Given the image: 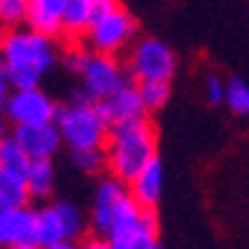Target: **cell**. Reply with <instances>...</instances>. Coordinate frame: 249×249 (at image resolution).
Segmentation results:
<instances>
[{"label":"cell","instance_id":"1","mask_svg":"<svg viewBox=\"0 0 249 249\" xmlns=\"http://www.w3.org/2000/svg\"><path fill=\"white\" fill-rule=\"evenodd\" d=\"M56 43L32 27L5 29L0 34V63L12 90L38 88L43 76L56 65Z\"/></svg>","mask_w":249,"mask_h":249},{"label":"cell","instance_id":"2","mask_svg":"<svg viewBox=\"0 0 249 249\" xmlns=\"http://www.w3.org/2000/svg\"><path fill=\"white\" fill-rule=\"evenodd\" d=\"M106 157H108V173L130 184L142 173V168L153 157H157V130L148 115L112 124L106 142Z\"/></svg>","mask_w":249,"mask_h":249},{"label":"cell","instance_id":"3","mask_svg":"<svg viewBox=\"0 0 249 249\" xmlns=\"http://www.w3.org/2000/svg\"><path fill=\"white\" fill-rule=\"evenodd\" d=\"M54 124L63 144L70 146V151H90V148H106L110 124L104 117L99 104L90 101L83 90L72 97L65 106H58Z\"/></svg>","mask_w":249,"mask_h":249},{"label":"cell","instance_id":"4","mask_svg":"<svg viewBox=\"0 0 249 249\" xmlns=\"http://www.w3.org/2000/svg\"><path fill=\"white\" fill-rule=\"evenodd\" d=\"M135 36H137V20L128 9H124L117 2L115 7L99 12L94 16L92 25L83 38V45L97 54L117 56L135 41Z\"/></svg>","mask_w":249,"mask_h":249},{"label":"cell","instance_id":"5","mask_svg":"<svg viewBox=\"0 0 249 249\" xmlns=\"http://www.w3.org/2000/svg\"><path fill=\"white\" fill-rule=\"evenodd\" d=\"M126 70L135 81H171L178 70L173 50L155 36L137 38L128 52Z\"/></svg>","mask_w":249,"mask_h":249},{"label":"cell","instance_id":"6","mask_svg":"<svg viewBox=\"0 0 249 249\" xmlns=\"http://www.w3.org/2000/svg\"><path fill=\"white\" fill-rule=\"evenodd\" d=\"M36 229L41 247H52L58 243H76L83 238L86 220L74 204L56 200L36 209Z\"/></svg>","mask_w":249,"mask_h":249},{"label":"cell","instance_id":"7","mask_svg":"<svg viewBox=\"0 0 249 249\" xmlns=\"http://www.w3.org/2000/svg\"><path fill=\"white\" fill-rule=\"evenodd\" d=\"M79 76H81V90L94 104H101L108 97H112L117 90H122L126 83L135 81L130 72L117 61V56L97 54L92 50L88 54L86 65Z\"/></svg>","mask_w":249,"mask_h":249},{"label":"cell","instance_id":"8","mask_svg":"<svg viewBox=\"0 0 249 249\" xmlns=\"http://www.w3.org/2000/svg\"><path fill=\"white\" fill-rule=\"evenodd\" d=\"M108 238L115 249H157L160 247V220L155 209L135 204L110 227Z\"/></svg>","mask_w":249,"mask_h":249},{"label":"cell","instance_id":"9","mask_svg":"<svg viewBox=\"0 0 249 249\" xmlns=\"http://www.w3.org/2000/svg\"><path fill=\"white\" fill-rule=\"evenodd\" d=\"M135 197L130 196L126 182L117 178H106L99 182L92 200V211H90V227L97 236H106L128 209L135 207Z\"/></svg>","mask_w":249,"mask_h":249},{"label":"cell","instance_id":"10","mask_svg":"<svg viewBox=\"0 0 249 249\" xmlns=\"http://www.w3.org/2000/svg\"><path fill=\"white\" fill-rule=\"evenodd\" d=\"M7 122L16 126H29V124H47L56 119L58 106L45 90L38 88H18L12 90L2 106Z\"/></svg>","mask_w":249,"mask_h":249},{"label":"cell","instance_id":"11","mask_svg":"<svg viewBox=\"0 0 249 249\" xmlns=\"http://www.w3.org/2000/svg\"><path fill=\"white\" fill-rule=\"evenodd\" d=\"M0 245L5 249H43L36 229V209L14 207L0 211Z\"/></svg>","mask_w":249,"mask_h":249},{"label":"cell","instance_id":"12","mask_svg":"<svg viewBox=\"0 0 249 249\" xmlns=\"http://www.w3.org/2000/svg\"><path fill=\"white\" fill-rule=\"evenodd\" d=\"M14 137L25 148L32 160H52L63 146V139L58 133V126L54 122L47 124H29V126H16Z\"/></svg>","mask_w":249,"mask_h":249},{"label":"cell","instance_id":"13","mask_svg":"<svg viewBox=\"0 0 249 249\" xmlns=\"http://www.w3.org/2000/svg\"><path fill=\"white\" fill-rule=\"evenodd\" d=\"M104 117L108 119V124H122V122H130V119H139V117H146L144 104H142V97H139V88L137 81H130L117 90L112 97H108L106 101L99 104Z\"/></svg>","mask_w":249,"mask_h":249},{"label":"cell","instance_id":"14","mask_svg":"<svg viewBox=\"0 0 249 249\" xmlns=\"http://www.w3.org/2000/svg\"><path fill=\"white\" fill-rule=\"evenodd\" d=\"M130 196L142 209H157L164 191V166L160 157H153L151 162L142 168V173L130 184Z\"/></svg>","mask_w":249,"mask_h":249},{"label":"cell","instance_id":"15","mask_svg":"<svg viewBox=\"0 0 249 249\" xmlns=\"http://www.w3.org/2000/svg\"><path fill=\"white\" fill-rule=\"evenodd\" d=\"M94 20V0H65L61 14V38L74 45L83 43Z\"/></svg>","mask_w":249,"mask_h":249},{"label":"cell","instance_id":"16","mask_svg":"<svg viewBox=\"0 0 249 249\" xmlns=\"http://www.w3.org/2000/svg\"><path fill=\"white\" fill-rule=\"evenodd\" d=\"M65 0H29L27 27L50 36L61 38V14Z\"/></svg>","mask_w":249,"mask_h":249},{"label":"cell","instance_id":"17","mask_svg":"<svg viewBox=\"0 0 249 249\" xmlns=\"http://www.w3.org/2000/svg\"><path fill=\"white\" fill-rule=\"evenodd\" d=\"M25 182H27L32 200L47 202L56 186V171H54L52 160H32L25 171Z\"/></svg>","mask_w":249,"mask_h":249},{"label":"cell","instance_id":"18","mask_svg":"<svg viewBox=\"0 0 249 249\" xmlns=\"http://www.w3.org/2000/svg\"><path fill=\"white\" fill-rule=\"evenodd\" d=\"M29 189L25 182V173L0 168V202L5 209L27 207L29 204Z\"/></svg>","mask_w":249,"mask_h":249},{"label":"cell","instance_id":"19","mask_svg":"<svg viewBox=\"0 0 249 249\" xmlns=\"http://www.w3.org/2000/svg\"><path fill=\"white\" fill-rule=\"evenodd\" d=\"M29 162H32V157L25 153V148L18 144V139L14 135H9V137L0 142V168L25 173Z\"/></svg>","mask_w":249,"mask_h":249},{"label":"cell","instance_id":"20","mask_svg":"<svg viewBox=\"0 0 249 249\" xmlns=\"http://www.w3.org/2000/svg\"><path fill=\"white\" fill-rule=\"evenodd\" d=\"M139 97L146 112H157L171 99V81H139Z\"/></svg>","mask_w":249,"mask_h":249},{"label":"cell","instance_id":"21","mask_svg":"<svg viewBox=\"0 0 249 249\" xmlns=\"http://www.w3.org/2000/svg\"><path fill=\"white\" fill-rule=\"evenodd\" d=\"M29 16V0H0V29L25 27Z\"/></svg>","mask_w":249,"mask_h":249},{"label":"cell","instance_id":"22","mask_svg":"<svg viewBox=\"0 0 249 249\" xmlns=\"http://www.w3.org/2000/svg\"><path fill=\"white\" fill-rule=\"evenodd\" d=\"M225 104L236 115H249V83L240 76H231L227 81Z\"/></svg>","mask_w":249,"mask_h":249},{"label":"cell","instance_id":"23","mask_svg":"<svg viewBox=\"0 0 249 249\" xmlns=\"http://www.w3.org/2000/svg\"><path fill=\"white\" fill-rule=\"evenodd\" d=\"M72 162L79 171L86 175H99L104 168H108L106 148H90V151H72Z\"/></svg>","mask_w":249,"mask_h":249},{"label":"cell","instance_id":"24","mask_svg":"<svg viewBox=\"0 0 249 249\" xmlns=\"http://www.w3.org/2000/svg\"><path fill=\"white\" fill-rule=\"evenodd\" d=\"M204 90H207V99L209 104H225V92H227V83L222 81L220 76L209 74L207 83H204Z\"/></svg>","mask_w":249,"mask_h":249},{"label":"cell","instance_id":"25","mask_svg":"<svg viewBox=\"0 0 249 249\" xmlns=\"http://www.w3.org/2000/svg\"><path fill=\"white\" fill-rule=\"evenodd\" d=\"M81 249H115V247H112V243L108 240V238L92 233V236H86V238H83Z\"/></svg>","mask_w":249,"mask_h":249},{"label":"cell","instance_id":"26","mask_svg":"<svg viewBox=\"0 0 249 249\" xmlns=\"http://www.w3.org/2000/svg\"><path fill=\"white\" fill-rule=\"evenodd\" d=\"M9 92H12V83H9L5 68H2V63H0V110H2V106H5Z\"/></svg>","mask_w":249,"mask_h":249},{"label":"cell","instance_id":"27","mask_svg":"<svg viewBox=\"0 0 249 249\" xmlns=\"http://www.w3.org/2000/svg\"><path fill=\"white\" fill-rule=\"evenodd\" d=\"M9 126H12V124L7 122L5 112L0 110V142H2V139H5V137H9Z\"/></svg>","mask_w":249,"mask_h":249},{"label":"cell","instance_id":"28","mask_svg":"<svg viewBox=\"0 0 249 249\" xmlns=\"http://www.w3.org/2000/svg\"><path fill=\"white\" fill-rule=\"evenodd\" d=\"M43 249H81V245H76V243H58V245H52V247H43Z\"/></svg>","mask_w":249,"mask_h":249},{"label":"cell","instance_id":"29","mask_svg":"<svg viewBox=\"0 0 249 249\" xmlns=\"http://www.w3.org/2000/svg\"><path fill=\"white\" fill-rule=\"evenodd\" d=\"M0 211H5V207H2V202H0Z\"/></svg>","mask_w":249,"mask_h":249},{"label":"cell","instance_id":"30","mask_svg":"<svg viewBox=\"0 0 249 249\" xmlns=\"http://www.w3.org/2000/svg\"><path fill=\"white\" fill-rule=\"evenodd\" d=\"M0 249H5V247H2V245H0Z\"/></svg>","mask_w":249,"mask_h":249},{"label":"cell","instance_id":"31","mask_svg":"<svg viewBox=\"0 0 249 249\" xmlns=\"http://www.w3.org/2000/svg\"><path fill=\"white\" fill-rule=\"evenodd\" d=\"M157 249H162V247H157Z\"/></svg>","mask_w":249,"mask_h":249}]
</instances>
